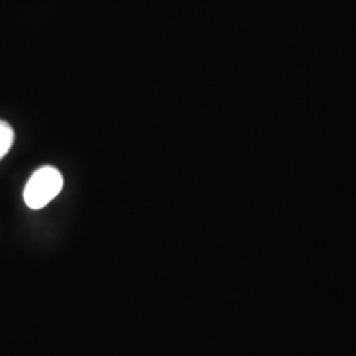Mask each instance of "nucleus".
<instances>
[{"label": "nucleus", "instance_id": "obj_2", "mask_svg": "<svg viewBox=\"0 0 356 356\" xmlns=\"http://www.w3.org/2000/svg\"><path fill=\"white\" fill-rule=\"evenodd\" d=\"M15 134L7 122L0 120V160L8 153L13 147Z\"/></svg>", "mask_w": 356, "mask_h": 356}, {"label": "nucleus", "instance_id": "obj_1", "mask_svg": "<svg viewBox=\"0 0 356 356\" xmlns=\"http://www.w3.org/2000/svg\"><path fill=\"white\" fill-rule=\"evenodd\" d=\"M64 186V178L58 169L42 166L36 170L24 189V202L28 207L38 210L53 201Z\"/></svg>", "mask_w": 356, "mask_h": 356}]
</instances>
